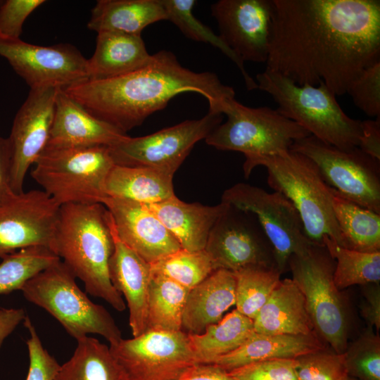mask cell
<instances>
[{"mask_svg":"<svg viewBox=\"0 0 380 380\" xmlns=\"http://www.w3.org/2000/svg\"><path fill=\"white\" fill-rule=\"evenodd\" d=\"M266 69L341 96L380 61L379 0H272Z\"/></svg>","mask_w":380,"mask_h":380,"instance_id":"1","label":"cell"},{"mask_svg":"<svg viewBox=\"0 0 380 380\" xmlns=\"http://www.w3.org/2000/svg\"><path fill=\"white\" fill-rule=\"evenodd\" d=\"M63 89L92 115L126 134L179 94H199L208 100V112L222 115L235 98L234 89L222 84L217 75L187 69L165 50L152 54L149 63L134 72L85 80Z\"/></svg>","mask_w":380,"mask_h":380,"instance_id":"2","label":"cell"},{"mask_svg":"<svg viewBox=\"0 0 380 380\" xmlns=\"http://www.w3.org/2000/svg\"><path fill=\"white\" fill-rule=\"evenodd\" d=\"M113 249L108 210L102 203L61 205L54 253L83 281L86 292L121 312L126 305L122 296L112 285L108 273Z\"/></svg>","mask_w":380,"mask_h":380,"instance_id":"3","label":"cell"},{"mask_svg":"<svg viewBox=\"0 0 380 380\" xmlns=\"http://www.w3.org/2000/svg\"><path fill=\"white\" fill-rule=\"evenodd\" d=\"M259 165L267 169L268 185L293 203L310 241L324 246L323 237L327 236L343 247L332 206V188L310 158L291 150L255 157L245 160V177Z\"/></svg>","mask_w":380,"mask_h":380,"instance_id":"4","label":"cell"},{"mask_svg":"<svg viewBox=\"0 0 380 380\" xmlns=\"http://www.w3.org/2000/svg\"><path fill=\"white\" fill-rule=\"evenodd\" d=\"M256 80L258 89L267 92L277 103V110L310 135L341 149L358 147L361 121L344 113L324 83L298 85L267 69L258 74Z\"/></svg>","mask_w":380,"mask_h":380,"instance_id":"5","label":"cell"},{"mask_svg":"<svg viewBox=\"0 0 380 380\" xmlns=\"http://www.w3.org/2000/svg\"><path fill=\"white\" fill-rule=\"evenodd\" d=\"M75 279L60 260L29 279L20 291L26 300L47 311L76 340L95 334L110 345L117 343L122 338L114 319L89 298Z\"/></svg>","mask_w":380,"mask_h":380,"instance_id":"6","label":"cell"},{"mask_svg":"<svg viewBox=\"0 0 380 380\" xmlns=\"http://www.w3.org/2000/svg\"><path fill=\"white\" fill-rule=\"evenodd\" d=\"M115 163L108 146L46 148L33 165L32 179L58 205L101 203Z\"/></svg>","mask_w":380,"mask_h":380,"instance_id":"7","label":"cell"},{"mask_svg":"<svg viewBox=\"0 0 380 380\" xmlns=\"http://www.w3.org/2000/svg\"><path fill=\"white\" fill-rule=\"evenodd\" d=\"M227 121L205 139L208 145L222 151L244 154L245 160L279 154L310 134L300 125L269 107L250 108L235 98L224 111Z\"/></svg>","mask_w":380,"mask_h":380,"instance_id":"8","label":"cell"},{"mask_svg":"<svg viewBox=\"0 0 380 380\" xmlns=\"http://www.w3.org/2000/svg\"><path fill=\"white\" fill-rule=\"evenodd\" d=\"M292 279L304 295L318 336L338 353L348 346L347 315L343 299L334 281L335 261L324 246L313 244L288 262Z\"/></svg>","mask_w":380,"mask_h":380,"instance_id":"9","label":"cell"},{"mask_svg":"<svg viewBox=\"0 0 380 380\" xmlns=\"http://www.w3.org/2000/svg\"><path fill=\"white\" fill-rule=\"evenodd\" d=\"M290 150L310 158L341 196L380 214L379 160L358 147L341 149L312 135L295 141Z\"/></svg>","mask_w":380,"mask_h":380,"instance_id":"10","label":"cell"},{"mask_svg":"<svg viewBox=\"0 0 380 380\" xmlns=\"http://www.w3.org/2000/svg\"><path fill=\"white\" fill-rule=\"evenodd\" d=\"M222 202L256 217L270 242L277 267L282 273L293 255L306 252L313 244L305 235L300 217L293 203L278 191L246 183L226 189Z\"/></svg>","mask_w":380,"mask_h":380,"instance_id":"11","label":"cell"},{"mask_svg":"<svg viewBox=\"0 0 380 380\" xmlns=\"http://www.w3.org/2000/svg\"><path fill=\"white\" fill-rule=\"evenodd\" d=\"M221 121L222 114L208 112L201 119L185 120L148 135H127L108 148L115 165L151 167L174 175L194 145Z\"/></svg>","mask_w":380,"mask_h":380,"instance_id":"12","label":"cell"},{"mask_svg":"<svg viewBox=\"0 0 380 380\" xmlns=\"http://www.w3.org/2000/svg\"><path fill=\"white\" fill-rule=\"evenodd\" d=\"M109 348L129 380H174L197 364L182 330L149 329Z\"/></svg>","mask_w":380,"mask_h":380,"instance_id":"13","label":"cell"},{"mask_svg":"<svg viewBox=\"0 0 380 380\" xmlns=\"http://www.w3.org/2000/svg\"><path fill=\"white\" fill-rule=\"evenodd\" d=\"M0 56L30 89L65 88L89 78L87 59L68 44L44 46L0 34Z\"/></svg>","mask_w":380,"mask_h":380,"instance_id":"14","label":"cell"},{"mask_svg":"<svg viewBox=\"0 0 380 380\" xmlns=\"http://www.w3.org/2000/svg\"><path fill=\"white\" fill-rule=\"evenodd\" d=\"M204 250L215 270L277 268L272 246L255 215L231 205L213 227Z\"/></svg>","mask_w":380,"mask_h":380,"instance_id":"15","label":"cell"},{"mask_svg":"<svg viewBox=\"0 0 380 380\" xmlns=\"http://www.w3.org/2000/svg\"><path fill=\"white\" fill-rule=\"evenodd\" d=\"M60 207L37 189L15 194L0 204V258L35 246L53 251Z\"/></svg>","mask_w":380,"mask_h":380,"instance_id":"16","label":"cell"},{"mask_svg":"<svg viewBox=\"0 0 380 380\" xmlns=\"http://www.w3.org/2000/svg\"><path fill=\"white\" fill-rule=\"evenodd\" d=\"M57 88L30 89L14 118L10 136L11 148V187L23 192L30 167L45 149L52 127Z\"/></svg>","mask_w":380,"mask_h":380,"instance_id":"17","label":"cell"},{"mask_svg":"<svg viewBox=\"0 0 380 380\" xmlns=\"http://www.w3.org/2000/svg\"><path fill=\"white\" fill-rule=\"evenodd\" d=\"M210 9L219 36L243 63H266L272 0H220Z\"/></svg>","mask_w":380,"mask_h":380,"instance_id":"18","label":"cell"},{"mask_svg":"<svg viewBox=\"0 0 380 380\" xmlns=\"http://www.w3.org/2000/svg\"><path fill=\"white\" fill-rule=\"evenodd\" d=\"M101 203L110 215L118 238L150 265L182 248L144 204L108 196Z\"/></svg>","mask_w":380,"mask_h":380,"instance_id":"19","label":"cell"},{"mask_svg":"<svg viewBox=\"0 0 380 380\" xmlns=\"http://www.w3.org/2000/svg\"><path fill=\"white\" fill-rule=\"evenodd\" d=\"M108 218L114 243L108 263L109 277L113 287L125 298L129 327L136 337L148 329L151 265L118 238L108 210Z\"/></svg>","mask_w":380,"mask_h":380,"instance_id":"20","label":"cell"},{"mask_svg":"<svg viewBox=\"0 0 380 380\" xmlns=\"http://www.w3.org/2000/svg\"><path fill=\"white\" fill-rule=\"evenodd\" d=\"M127 136L92 115L67 94L63 88H57L53 120L46 148L110 147Z\"/></svg>","mask_w":380,"mask_h":380,"instance_id":"21","label":"cell"},{"mask_svg":"<svg viewBox=\"0 0 380 380\" xmlns=\"http://www.w3.org/2000/svg\"><path fill=\"white\" fill-rule=\"evenodd\" d=\"M174 236L181 248L189 251L204 250L208 236L229 205L188 203L176 196L163 202L144 204Z\"/></svg>","mask_w":380,"mask_h":380,"instance_id":"22","label":"cell"},{"mask_svg":"<svg viewBox=\"0 0 380 380\" xmlns=\"http://www.w3.org/2000/svg\"><path fill=\"white\" fill-rule=\"evenodd\" d=\"M253 322L255 332L260 334H317L304 295L289 278L280 280Z\"/></svg>","mask_w":380,"mask_h":380,"instance_id":"23","label":"cell"},{"mask_svg":"<svg viewBox=\"0 0 380 380\" xmlns=\"http://www.w3.org/2000/svg\"><path fill=\"white\" fill-rule=\"evenodd\" d=\"M236 278L232 271L220 269L191 289L188 294L182 327L200 334L210 324L220 322L224 312L235 305Z\"/></svg>","mask_w":380,"mask_h":380,"instance_id":"24","label":"cell"},{"mask_svg":"<svg viewBox=\"0 0 380 380\" xmlns=\"http://www.w3.org/2000/svg\"><path fill=\"white\" fill-rule=\"evenodd\" d=\"M324 348L323 341L317 334L265 335L255 332L238 348L216 358L210 364L229 372L257 362L296 359Z\"/></svg>","mask_w":380,"mask_h":380,"instance_id":"25","label":"cell"},{"mask_svg":"<svg viewBox=\"0 0 380 380\" xmlns=\"http://www.w3.org/2000/svg\"><path fill=\"white\" fill-rule=\"evenodd\" d=\"M151 57L139 34L98 32L95 51L87 59L88 80H106L129 74L145 66Z\"/></svg>","mask_w":380,"mask_h":380,"instance_id":"26","label":"cell"},{"mask_svg":"<svg viewBox=\"0 0 380 380\" xmlns=\"http://www.w3.org/2000/svg\"><path fill=\"white\" fill-rule=\"evenodd\" d=\"M167 20L161 0H99L91 9L87 27L95 32L141 35L147 26Z\"/></svg>","mask_w":380,"mask_h":380,"instance_id":"27","label":"cell"},{"mask_svg":"<svg viewBox=\"0 0 380 380\" xmlns=\"http://www.w3.org/2000/svg\"><path fill=\"white\" fill-rule=\"evenodd\" d=\"M173 175L144 167L114 165L105 183L108 197L153 204L175 196Z\"/></svg>","mask_w":380,"mask_h":380,"instance_id":"28","label":"cell"},{"mask_svg":"<svg viewBox=\"0 0 380 380\" xmlns=\"http://www.w3.org/2000/svg\"><path fill=\"white\" fill-rule=\"evenodd\" d=\"M254 333L253 319L235 309L206 327L203 333H188V339L196 363L210 364L238 348Z\"/></svg>","mask_w":380,"mask_h":380,"instance_id":"29","label":"cell"},{"mask_svg":"<svg viewBox=\"0 0 380 380\" xmlns=\"http://www.w3.org/2000/svg\"><path fill=\"white\" fill-rule=\"evenodd\" d=\"M77 342L72 357L60 366L54 380H129L108 346L87 336Z\"/></svg>","mask_w":380,"mask_h":380,"instance_id":"30","label":"cell"},{"mask_svg":"<svg viewBox=\"0 0 380 380\" xmlns=\"http://www.w3.org/2000/svg\"><path fill=\"white\" fill-rule=\"evenodd\" d=\"M332 206L343 247L357 251H380V214L362 207L332 189Z\"/></svg>","mask_w":380,"mask_h":380,"instance_id":"31","label":"cell"},{"mask_svg":"<svg viewBox=\"0 0 380 380\" xmlns=\"http://www.w3.org/2000/svg\"><path fill=\"white\" fill-rule=\"evenodd\" d=\"M190 289L151 272L148 298V329L179 331Z\"/></svg>","mask_w":380,"mask_h":380,"instance_id":"32","label":"cell"},{"mask_svg":"<svg viewBox=\"0 0 380 380\" xmlns=\"http://www.w3.org/2000/svg\"><path fill=\"white\" fill-rule=\"evenodd\" d=\"M323 243L335 261L334 281L338 290L353 285L379 284L380 251L365 253L338 245L327 236Z\"/></svg>","mask_w":380,"mask_h":380,"instance_id":"33","label":"cell"},{"mask_svg":"<svg viewBox=\"0 0 380 380\" xmlns=\"http://www.w3.org/2000/svg\"><path fill=\"white\" fill-rule=\"evenodd\" d=\"M167 14V20L174 23L188 38L194 41L208 43L219 49L239 68L248 90L258 89L256 82L244 68V63L224 42L219 35L202 23L193 14L195 0H161Z\"/></svg>","mask_w":380,"mask_h":380,"instance_id":"34","label":"cell"},{"mask_svg":"<svg viewBox=\"0 0 380 380\" xmlns=\"http://www.w3.org/2000/svg\"><path fill=\"white\" fill-rule=\"evenodd\" d=\"M60 260L51 249L42 246L6 255L0 263V294L21 290L29 279Z\"/></svg>","mask_w":380,"mask_h":380,"instance_id":"35","label":"cell"},{"mask_svg":"<svg viewBox=\"0 0 380 380\" xmlns=\"http://www.w3.org/2000/svg\"><path fill=\"white\" fill-rule=\"evenodd\" d=\"M235 305L240 313L253 319L280 281L276 267H250L234 272Z\"/></svg>","mask_w":380,"mask_h":380,"instance_id":"36","label":"cell"},{"mask_svg":"<svg viewBox=\"0 0 380 380\" xmlns=\"http://www.w3.org/2000/svg\"><path fill=\"white\" fill-rule=\"evenodd\" d=\"M151 271L163 274L191 290L215 270L205 250L189 251L180 248L151 264Z\"/></svg>","mask_w":380,"mask_h":380,"instance_id":"37","label":"cell"},{"mask_svg":"<svg viewBox=\"0 0 380 380\" xmlns=\"http://www.w3.org/2000/svg\"><path fill=\"white\" fill-rule=\"evenodd\" d=\"M348 375L357 380H380V338L368 328L344 352Z\"/></svg>","mask_w":380,"mask_h":380,"instance_id":"38","label":"cell"},{"mask_svg":"<svg viewBox=\"0 0 380 380\" xmlns=\"http://www.w3.org/2000/svg\"><path fill=\"white\" fill-rule=\"evenodd\" d=\"M345 353L326 348L296 358L298 380H341L347 371Z\"/></svg>","mask_w":380,"mask_h":380,"instance_id":"39","label":"cell"},{"mask_svg":"<svg viewBox=\"0 0 380 380\" xmlns=\"http://www.w3.org/2000/svg\"><path fill=\"white\" fill-rule=\"evenodd\" d=\"M346 93L368 116L380 118V61L364 69Z\"/></svg>","mask_w":380,"mask_h":380,"instance_id":"40","label":"cell"},{"mask_svg":"<svg viewBox=\"0 0 380 380\" xmlns=\"http://www.w3.org/2000/svg\"><path fill=\"white\" fill-rule=\"evenodd\" d=\"M23 322L30 334L26 342L30 360L26 380H54L61 365L44 348L27 315Z\"/></svg>","mask_w":380,"mask_h":380,"instance_id":"41","label":"cell"},{"mask_svg":"<svg viewBox=\"0 0 380 380\" xmlns=\"http://www.w3.org/2000/svg\"><path fill=\"white\" fill-rule=\"evenodd\" d=\"M295 359H274L257 362L228 373L237 380H298Z\"/></svg>","mask_w":380,"mask_h":380,"instance_id":"42","label":"cell"},{"mask_svg":"<svg viewBox=\"0 0 380 380\" xmlns=\"http://www.w3.org/2000/svg\"><path fill=\"white\" fill-rule=\"evenodd\" d=\"M44 0H6L0 6V34L20 38L27 18Z\"/></svg>","mask_w":380,"mask_h":380,"instance_id":"43","label":"cell"},{"mask_svg":"<svg viewBox=\"0 0 380 380\" xmlns=\"http://www.w3.org/2000/svg\"><path fill=\"white\" fill-rule=\"evenodd\" d=\"M361 130L358 148L380 161V118L361 121Z\"/></svg>","mask_w":380,"mask_h":380,"instance_id":"44","label":"cell"},{"mask_svg":"<svg viewBox=\"0 0 380 380\" xmlns=\"http://www.w3.org/2000/svg\"><path fill=\"white\" fill-rule=\"evenodd\" d=\"M365 301L361 306V315L369 327L380 328V287L379 284L364 285Z\"/></svg>","mask_w":380,"mask_h":380,"instance_id":"45","label":"cell"},{"mask_svg":"<svg viewBox=\"0 0 380 380\" xmlns=\"http://www.w3.org/2000/svg\"><path fill=\"white\" fill-rule=\"evenodd\" d=\"M11 148L8 137L0 136V204L15 193L11 187Z\"/></svg>","mask_w":380,"mask_h":380,"instance_id":"46","label":"cell"},{"mask_svg":"<svg viewBox=\"0 0 380 380\" xmlns=\"http://www.w3.org/2000/svg\"><path fill=\"white\" fill-rule=\"evenodd\" d=\"M174 380H237L212 364H196Z\"/></svg>","mask_w":380,"mask_h":380,"instance_id":"47","label":"cell"},{"mask_svg":"<svg viewBox=\"0 0 380 380\" xmlns=\"http://www.w3.org/2000/svg\"><path fill=\"white\" fill-rule=\"evenodd\" d=\"M26 317L27 315L22 308L0 310V348L4 341Z\"/></svg>","mask_w":380,"mask_h":380,"instance_id":"48","label":"cell"},{"mask_svg":"<svg viewBox=\"0 0 380 380\" xmlns=\"http://www.w3.org/2000/svg\"><path fill=\"white\" fill-rule=\"evenodd\" d=\"M341 380H357L355 378L350 376L349 375H346Z\"/></svg>","mask_w":380,"mask_h":380,"instance_id":"49","label":"cell"},{"mask_svg":"<svg viewBox=\"0 0 380 380\" xmlns=\"http://www.w3.org/2000/svg\"><path fill=\"white\" fill-rule=\"evenodd\" d=\"M1 3H2V1H0V6H1Z\"/></svg>","mask_w":380,"mask_h":380,"instance_id":"50","label":"cell"}]
</instances>
